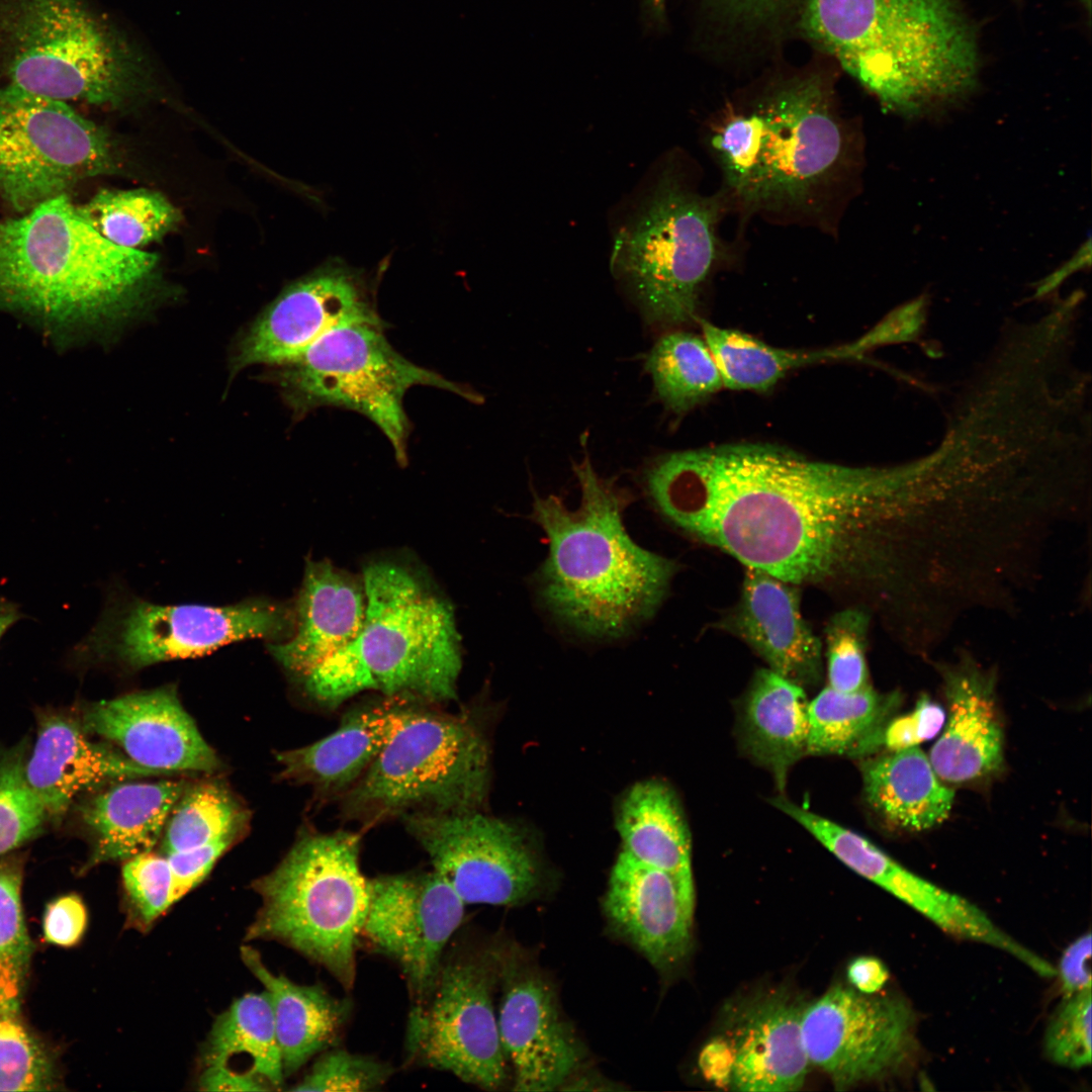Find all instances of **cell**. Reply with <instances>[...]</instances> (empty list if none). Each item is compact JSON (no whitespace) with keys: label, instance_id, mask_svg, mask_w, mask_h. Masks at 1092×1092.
<instances>
[{"label":"cell","instance_id":"cell-24","mask_svg":"<svg viewBox=\"0 0 1092 1092\" xmlns=\"http://www.w3.org/2000/svg\"><path fill=\"white\" fill-rule=\"evenodd\" d=\"M24 775L47 816L54 818L63 816L81 793L159 776L122 752L90 741L82 725L57 715L41 721Z\"/></svg>","mask_w":1092,"mask_h":1092},{"label":"cell","instance_id":"cell-56","mask_svg":"<svg viewBox=\"0 0 1092 1092\" xmlns=\"http://www.w3.org/2000/svg\"><path fill=\"white\" fill-rule=\"evenodd\" d=\"M16 620L17 614L13 610L0 613V639Z\"/></svg>","mask_w":1092,"mask_h":1092},{"label":"cell","instance_id":"cell-15","mask_svg":"<svg viewBox=\"0 0 1092 1092\" xmlns=\"http://www.w3.org/2000/svg\"><path fill=\"white\" fill-rule=\"evenodd\" d=\"M406 831L464 904L513 906L542 889L540 861L515 825L480 810L410 812Z\"/></svg>","mask_w":1092,"mask_h":1092},{"label":"cell","instance_id":"cell-40","mask_svg":"<svg viewBox=\"0 0 1092 1092\" xmlns=\"http://www.w3.org/2000/svg\"><path fill=\"white\" fill-rule=\"evenodd\" d=\"M22 866L0 861V1015L19 1014L33 954L22 902Z\"/></svg>","mask_w":1092,"mask_h":1092},{"label":"cell","instance_id":"cell-17","mask_svg":"<svg viewBox=\"0 0 1092 1092\" xmlns=\"http://www.w3.org/2000/svg\"><path fill=\"white\" fill-rule=\"evenodd\" d=\"M368 886L360 940L399 967L412 1006L420 1005L462 923L465 904L434 871L378 876Z\"/></svg>","mask_w":1092,"mask_h":1092},{"label":"cell","instance_id":"cell-42","mask_svg":"<svg viewBox=\"0 0 1092 1092\" xmlns=\"http://www.w3.org/2000/svg\"><path fill=\"white\" fill-rule=\"evenodd\" d=\"M869 616L849 608L831 617L825 628L828 687L853 693L869 687L866 659Z\"/></svg>","mask_w":1092,"mask_h":1092},{"label":"cell","instance_id":"cell-45","mask_svg":"<svg viewBox=\"0 0 1092 1092\" xmlns=\"http://www.w3.org/2000/svg\"><path fill=\"white\" fill-rule=\"evenodd\" d=\"M1091 989L1066 995L1044 1033L1045 1056L1054 1064L1081 1069L1091 1064Z\"/></svg>","mask_w":1092,"mask_h":1092},{"label":"cell","instance_id":"cell-12","mask_svg":"<svg viewBox=\"0 0 1092 1092\" xmlns=\"http://www.w3.org/2000/svg\"><path fill=\"white\" fill-rule=\"evenodd\" d=\"M499 950L451 941L431 991L412 1006L404 1051L407 1065L448 1072L484 1090L508 1080L493 995Z\"/></svg>","mask_w":1092,"mask_h":1092},{"label":"cell","instance_id":"cell-16","mask_svg":"<svg viewBox=\"0 0 1092 1092\" xmlns=\"http://www.w3.org/2000/svg\"><path fill=\"white\" fill-rule=\"evenodd\" d=\"M916 1024L904 998L837 985L805 1006L801 1032L810 1065L845 1090L890 1076L913 1060Z\"/></svg>","mask_w":1092,"mask_h":1092},{"label":"cell","instance_id":"cell-27","mask_svg":"<svg viewBox=\"0 0 1092 1092\" xmlns=\"http://www.w3.org/2000/svg\"><path fill=\"white\" fill-rule=\"evenodd\" d=\"M365 607L363 583L328 561L308 560L294 605V630L286 640L269 643L268 650L299 679L358 635Z\"/></svg>","mask_w":1092,"mask_h":1092},{"label":"cell","instance_id":"cell-8","mask_svg":"<svg viewBox=\"0 0 1092 1092\" xmlns=\"http://www.w3.org/2000/svg\"><path fill=\"white\" fill-rule=\"evenodd\" d=\"M356 832L306 830L281 862L253 884L262 906L248 939H273L324 967L349 991L369 904Z\"/></svg>","mask_w":1092,"mask_h":1092},{"label":"cell","instance_id":"cell-33","mask_svg":"<svg viewBox=\"0 0 1092 1092\" xmlns=\"http://www.w3.org/2000/svg\"><path fill=\"white\" fill-rule=\"evenodd\" d=\"M898 698L870 686L853 693L826 686L808 704L807 754L857 756L874 750Z\"/></svg>","mask_w":1092,"mask_h":1092},{"label":"cell","instance_id":"cell-51","mask_svg":"<svg viewBox=\"0 0 1092 1092\" xmlns=\"http://www.w3.org/2000/svg\"><path fill=\"white\" fill-rule=\"evenodd\" d=\"M1091 933L1076 938L1064 950L1057 974L1066 995L1091 989Z\"/></svg>","mask_w":1092,"mask_h":1092},{"label":"cell","instance_id":"cell-4","mask_svg":"<svg viewBox=\"0 0 1092 1092\" xmlns=\"http://www.w3.org/2000/svg\"><path fill=\"white\" fill-rule=\"evenodd\" d=\"M818 79L790 82L710 129L728 202L777 218H824L857 165L852 130Z\"/></svg>","mask_w":1092,"mask_h":1092},{"label":"cell","instance_id":"cell-30","mask_svg":"<svg viewBox=\"0 0 1092 1092\" xmlns=\"http://www.w3.org/2000/svg\"><path fill=\"white\" fill-rule=\"evenodd\" d=\"M808 704L803 687L769 668L757 670L739 719L744 752L767 768L780 789L790 768L807 755Z\"/></svg>","mask_w":1092,"mask_h":1092},{"label":"cell","instance_id":"cell-13","mask_svg":"<svg viewBox=\"0 0 1092 1092\" xmlns=\"http://www.w3.org/2000/svg\"><path fill=\"white\" fill-rule=\"evenodd\" d=\"M108 133L67 102L0 85V196L18 214L114 173Z\"/></svg>","mask_w":1092,"mask_h":1092},{"label":"cell","instance_id":"cell-34","mask_svg":"<svg viewBox=\"0 0 1092 1092\" xmlns=\"http://www.w3.org/2000/svg\"><path fill=\"white\" fill-rule=\"evenodd\" d=\"M700 325L723 387L728 389L766 391L798 368L832 361L830 348L812 351L779 348L704 320H700Z\"/></svg>","mask_w":1092,"mask_h":1092},{"label":"cell","instance_id":"cell-55","mask_svg":"<svg viewBox=\"0 0 1092 1092\" xmlns=\"http://www.w3.org/2000/svg\"><path fill=\"white\" fill-rule=\"evenodd\" d=\"M798 0H719L729 15L743 21H762L794 5Z\"/></svg>","mask_w":1092,"mask_h":1092},{"label":"cell","instance_id":"cell-5","mask_svg":"<svg viewBox=\"0 0 1092 1092\" xmlns=\"http://www.w3.org/2000/svg\"><path fill=\"white\" fill-rule=\"evenodd\" d=\"M363 586L360 632L298 679L306 694L330 708L367 690L420 705L456 700L462 655L452 607L392 561L369 564Z\"/></svg>","mask_w":1092,"mask_h":1092},{"label":"cell","instance_id":"cell-11","mask_svg":"<svg viewBox=\"0 0 1092 1092\" xmlns=\"http://www.w3.org/2000/svg\"><path fill=\"white\" fill-rule=\"evenodd\" d=\"M384 327L355 323L333 329L282 366L280 382L299 412L331 405L365 416L387 438L397 461L405 462L412 426L403 400L410 388L433 386L473 402L480 396L404 358L387 341Z\"/></svg>","mask_w":1092,"mask_h":1092},{"label":"cell","instance_id":"cell-57","mask_svg":"<svg viewBox=\"0 0 1092 1092\" xmlns=\"http://www.w3.org/2000/svg\"><path fill=\"white\" fill-rule=\"evenodd\" d=\"M11 610H12V608L9 607V605L5 601L0 599V613L11 611Z\"/></svg>","mask_w":1092,"mask_h":1092},{"label":"cell","instance_id":"cell-46","mask_svg":"<svg viewBox=\"0 0 1092 1092\" xmlns=\"http://www.w3.org/2000/svg\"><path fill=\"white\" fill-rule=\"evenodd\" d=\"M122 881L131 918L143 926L151 924L177 902L166 855L149 851L125 860Z\"/></svg>","mask_w":1092,"mask_h":1092},{"label":"cell","instance_id":"cell-10","mask_svg":"<svg viewBox=\"0 0 1092 1092\" xmlns=\"http://www.w3.org/2000/svg\"><path fill=\"white\" fill-rule=\"evenodd\" d=\"M727 199L688 187L667 169L615 238L611 267L647 320L663 328L696 320L699 293L722 254L718 223Z\"/></svg>","mask_w":1092,"mask_h":1092},{"label":"cell","instance_id":"cell-18","mask_svg":"<svg viewBox=\"0 0 1092 1092\" xmlns=\"http://www.w3.org/2000/svg\"><path fill=\"white\" fill-rule=\"evenodd\" d=\"M355 323L384 325L372 281L330 259L287 286L257 318L238 347L234 369L287 365L333 329Z\"/></svg>","mask_w":1092,"mask_h":1092},{"label":"cell","instance_id":"cell-37","mask_svg":"<svg viewBox=\"0 0 1092 1092\" xmlns=\"http://www.w3.org/2000/svg\"><path fill=\"white\" fill-rule=\"evenodd\" d=\"M76 208L106 240L135 250L161 240L181 218L164 195L148 189H102Z\"/></svg>","mask_w":1092,"mask_h":1092},{"label":"cell","instance_id":"cell-21","mask_svg":"<svg viewBox=\"0 0 1092 1092\" xmlns=\"http://www.w3.org/2000/svg\"><path fill=\"white\" fill-rule=\"evenodd\" d=\"M117 745L131 761L159 775L213 772L219 760L171 687L90 705L81 723Z\"/></svg>","mask_w":1092,"mask_h":1092},{"label":"cell","instance_id":"cell-23","mask_svg":"<svg viewBox=\"0 0 1092 1092\" xmlns=\"http://www.w3.org/2000/svg\"><path fill=\"white\" fill-rule=\"evenodd\" d=\"M805 1006L785 991H776L738 1010L727 1039L734 1053L731 1089L791 1092L803 1086L810 1066L801 1032Z\"/></svg>","mask_w":1092,"mask_h":1092},{"label":"cell","instance_id":"cell-39","mask_svg":"<svg viewBox=\"0 0 1092 1092\" xmlns=\"http://www.w3.org/2000/svg\"><path fill=\"white\" fill-rule=\"evenodd\" d=\"M243 809L223 788L214 784L187 787L166 824L162 850L165 855L236 839L245 824Z\"/></svg>","mask_w":1092,"mask_h":1092},{"label":"cell","instance_id":"cell-36","mask_svg":"<svg viewBox=\"0 0 1092 1092\" xmlns=\"http://www.w3.org/2000/svg\"><path fill=\"white\" fill-rule=\"evenodd\" d=\"M645 368L657 396L675 413L691 410L723 388L705 340L692 333L663 335L648 353Z\"/></svg>","mask_w":1092,"mask_h":1092},{"label":"cell","instance_id":"cell-9","mask_svg":"<svg viewBox=\"0 0 1092 1092\" xmlns=\"http://www.w3.org/2000/svg\"><path fill=\"white\" fill-rule=\"evenodd\" d=\"M489 749L477 723L413 704L355 786L342 797L366 823L410 812L480 810L489 787Z\"/></svg>","mask_w":1092,"mask_h":1092},{"label":"cell","instance_id":"cell-32","mask_svg":"<svg viewBox=\"0 0 1092 1092\" xmlns=\"http://www.w3.org/2000/svg\"><path fill=\"white\" fill-rule=\"evenodd\" d=\"M616 827L623 851L673 874L693 876L691 835L671 788L649 780L635 784L620 803Z\"/></svg>","mask_w":1092,"mask_h":1092},{"label":"cell","instance_id":"cell-6","mask_svg":"<svg viewBox=\"0 0 1092 1092\" xmlns=\"http://www.w3.org/2000/svg\"><path fill=\"white\" fill-rule=\"evenodd\" d=\"M158 257L119 247L67 194L0 222V305L55 321L98 322L139 310Z\"/></svg>","mask_w":1092,"mask_h":1092},{"label":"cell","instance_id":"cell-52","mask_svg":"<svg viewBox=\"0 0 1092 1092\" xmlns=\"http://www.w3.org/2000/svg\"><path fill=\"white\" fill-rule=\"evenodd\" d=\"M265 1084L251 1071L239 1073L226 1064L207 1065L200 1079L201 1089L207 1091H264Z\"/></svg>","mask_w":1092,"mask_h":1092},{"label":"cell","instance_id":"cell-44","mask_svg":"<svg viewBox=\"0 0 1092 1092\" xmlns=\"http://www.w3.org/2000/svg\"><path fill=\"white\" fill-rule=\"evenodd\" d=\"M393 1073L387 1063L332 1048L323 1052L292 1091L363 1092L377 1090Z\"/></svg>","mask_w":1092,"mask_h":1092},{"label":"cell","instance_id":"cell-43","mask_svg":"<svg viewBox=\"0 0 1092 1092\" xmlns=\"http://www.w3.org/2000/svg\"><path fill=\"white\" fill-rule=\"evenodd\" d=\"M19 752L0 751V857L30 839L47 813L28 786Z\"/></svg>","mask_w":1092,"mask_h":1092},{"label":"cell","instance_id":"cell-1","mask_svg":"<svg viewBox=\"0 0 1092 1092\" xmlns=\"http://www.w3.org/2000/svg\"><path fill=\"white\" fill-rule=\"evenodd\" d=\"M645 484L670 523L745 567L841 592L880 574L900 476L736 443L665 454Z\"/></svg>","mask_w":1092,"mask_h":1092},{"label":"cell","instance_id":"cell-58","mask_svg":"<svg viewBox=\"0 0 1092 1092\" xmlns=\"http://www.w3.org/2000/svg\"><path fill=\"white\" fill-rule=\"evenodd\" d=\"M1081 1H1082L1083 5L1085 6V8L1087 9V11H1088V14L1090 15V11H1091V0H1081Z\"/></svg>","mask_w":1092,"mask_h":1092},{"label":"cell","instance_id":"cell-35","mask_svg":"<svg viewBox=\"0 0 1092 1092\" xmlns=\"http://www.w3.org/2000/svg\"><path fill=\"white\" fill-rule=\"evenodd\" d=\"M252 1060L251 1072L272 1087L284 1079L272 1007L267 994L250 993L218 1016L210 1031L204 1062L226 1064L233 1055Z\"/></svg>","mask_w":1092,"mask_h":1092},{"label":"cell","instance_id":"cell-47","mask_svg":"<svg viewBox=\"0 0 1092 1092\" xmlns=\"http://www.w3.org/2000/svg\"><path fill=\"white\" fill-rule=\"evenodd\" d=\"M924 307V299L918 298L895 309L855 341L831 348L835 361L858 358L876 347L915 339L923 323Z\"/></svg>","mask_w":1092,"mask_h":1092},{"label":"cell","instance_id":"cell-2","mask_svg":"<svg viewBox=\"0 0 1092 1092\" xmlns=\"http://www.w3.org/2000/svg\"><path fill=\"white\" fill-rule=\"evenodd\" d=\"M573 471L581 493L576 510L553 494L534 496L530 518L549 546L537 575L539 598L575 633L619 638L655 614L678 565L632 540L624 525L628 494L599 476L587 457Z\"/></svg>","mask_w":1092,"mask_h":1092},{"label":"cell","instance_id":"cell-20","mask_svg":"<svg viewBox=\"0 0 1092 1092\" xmlns=\"http://www.w3.org/2000/svg\"><path fill=\"white\" fill-rule=\"evenodd\" d=\"M695 901L693 876L650 867L622 850L602 906L610 928L670 976L692 952Z\"/></svg>","mask_w":1092,"mask_h":1092},{"label":"cell","instance_id":"cell-14","mask_svg":"<svg viewBox=\"0 0 1092 1092\" xmlns=\"http://www.w3.org/2000/svg\"><path fill=\"white\" fill-rule=\"evenodd\" d=\"M294 606L253 598L228 606H164L118 600L82 644L93 658L136 670L162 661L200 656L248 639L290 637Z\"/></svg>","mask_w":1092,"mask_h":1092},{"label":"cell","instance_id":"cell-31","mask_svg":"<svg viewBox=\"0 0 1092 1092\" xmlns=\"http://www.w3.org/2000/svg\"><path fill=\"white\" fill-rule=\"evenodd\" d=\"M859 767L867 803L889 825L923 831L947 818L954 793L918 746L863 760Z\"/></svg>","mask_w":1092,"mask_h":1092},{"label":"cell","instance_id":"cell-7","mask_svg":"<svg viewBox=\"0 0 1092 1092\" xmlns=\"http://www.w3.org/2000/svg\"><path fill=\"white\" fill-rule=\"evenodd\" d=\"M0 77L98 106L122 107L156 90L146 55L81 0H0Z\"/></svg>","mask_w":1092,"mask_h":1092},{"label":"cell","instance_id":"cell-28","mask_svg":"<svg viewBox=\"0 0 1092 1092\" xmlns=\"http://www.w3.org/2000/svg\"><path fill=\"white\" fill-rule=\"evenodd\" d=\"M187 787L180 781L126 780L91 797L80 808L82 821L93 838L85 870L151 851Z\"/></svg>","mask_w":1092,"mask_h":1092},{"label":"cell","instance_id":"cell-22","mask_svg":"<svg viewBox=\"0 0 1092 1092\" xmlns=\"http://www.w3.org/2000/svg\"><path fill=\"white\" fill-rule=\"evenodd\" d=\"M778 674L805 688L822 676V644L801 612L799 585L745 567L739 602L722 621Z\"/></svg>","mask_w":1092,"mask_h":1092},{"label":"cell","instance_id":"cell-54","mask_svg":"<svg viewBox=\"0 0 1092 1092\" xmlns=\"http://www.w3.org/2000/svg\"><path fill=\"white\" fill-rule=\"evenodd\" d=\"M847 977L850 985L859 992L876 994L888 981L889 972L880 960L859 957L849 964Z\"/></svg>","mask_w":1092,"mask_h":1092},{"label":"cell","instance_id":"cell-29","mask_svg":"<svg viewBox=\"0 0 1092 1092\" xmlns=\"http://www.w3.org/2000/svg\"><path fill=\"white\" fill-rule=\"evenodd\" d=\"M241 956L269 998L284 1076L334 1048L350 1017L348 999L335 997L318 985H299L274 975L250 946H243Z\"/></svg>","mask_w":1092,"mask_h":1092},{"label":"cell","instance_id":"cell-38","mask_svg":"<svg viewBox=\"0 0 1092 1092\" xmlns=\"http://www.w3.org/2000/svg\"><path fill=\"white\" fill-rule=\"evenodd\" d=\"M770 803L805 828L845 866L902 902L909 901L919 890L921 877L898 863L866 837L784 796L771 799Z\"/></svg>","mask_w":1092,"mask_h":1092},{"label":"cell","instance_id":"cell-25","mask_svg":"<svg viewBox=\"0 0 1092 1092\" xmlns=\"http://www.w3.org/2000/svg\"><path fill=\"white\" fill-rule=\"evenodd\" d=\"M948 712L929 754L938 778L962 784L992 775L1003 762L995 678L970 659L941 669Z\"/></svg>","mask_w":1092,"mask_h":1092},{"label":"cell","instance_id":"cell-19","mask_svg":"<svg viewBox=\"0 0 1092 1092\" xmlns=\"http://www.w3.org/2000/svg\"><path fill=\"white\" fill-rule=\"evenodd\" d=\"M498 950L497 1025L514 1072L513 1090H557L581 1061V1045L561 1016L549 980L516 951Z\"/></svg>","mask_w":1092,"mask_h":1092},{"label":"cell","instance_id":"cell-48","mask_svg":"<svg viewBox=\"0 0 1092 1092\" xmlns=\"http://www.w3.org/2000/svg\"><path fill=\"white\" fill-rule=\"evenodd\" d=\"M945 711L927 696H921L913 711L888 720L881 728L876 747L884 745L890 752L917 746L936 736L945 723Z\"/></svg>","mask_w":1092,"mask_h":1092},{"label":"cell","instance_id":"cell-50","mask_svg":"<svg viewBox=\"0 0 1092 1092\" xmlns=\"http://www.w3.org/2000/svg\"><path fill=\"white\" fill-rule=\"evenodd\" d=\"M234 840L233 838L220 839L166 855L173 873L177 901L204 880L215 861Z\"/></svg>","mask_w":1092,"mask_h":1092},{"label":"cell","instance_id":"cell-41","mask_svg":"<svg viewBox=\"0 0 1092 1092\" xmlns=\"http://www.w3.org/2000/svg\"><path fill=\"white\" fill-rule=\"evenodd\" d=\"M62 1084L55 1053L19 1014H1L0 1091H57Z\"/></svg>","mask_w":1092,"mask_h":1092},{"label":"cell","instance_id":"cell-49","mask_svg":"<svg viewBox=\"0 0 1092 1092\" xmlns=\"http://www.w3.org/2000/svg\"><path fill=\"white\" fill-rule=\"evenodd\" d=\"M88 915L82 899L68 894L46 908L42 929L46 941L64 947L77 944L87 927Z\"/></svg>","mask_w":1092,"mask_h":1092},{"label":"cell","instance_id":"cell-3","mask_svg":"<svg viewBox=\"0 0 1092 1092\" xmlns=\"http://www.w3.org/2000/svg\"><path fill=\"white\" fill-rule=\"evenodd\" d=\"M801 26L906 116L952 104L978 83V33L961 0H806Z\"/></svg>","mask_w":1092,"mask_h":1092},{"label":"cell","instance_id":"cell-53","mask_svg":"<svg viewBox=\"0 0 1092 1092\" xmlns=\"http://www.w3.org/2000/svg\"><path fill=\"white\" fill-rule=\"evenodd\" d=\"M733 1065V1049L722 1037L712 1039L700 1054L699 1066L704 1077L718 1086L730 1085Z\"/></svg>","mask_w":1092,"mask_h":1092},{"label":"cell","instance_id":"cell-26","mask_svg":"<svg viewBox=\"0 0 1092 1092\" xmlns=\"http://www.w3.org/2000/svg\"><path fill=\"white\" fill-rule=\"evenodd\" d=\"M413 704L384 697L353 709L330 735L277 753L280 776L310 786L324 799L343 797L376 759Z\"/></svg>","mask_w":1092,"mask_h":1092}]
</instances>
